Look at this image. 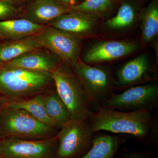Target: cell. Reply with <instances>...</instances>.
<instances>
[{
	"label": "cell",
	"instance_id": "4dcf8cb0",
	"mask_svg": "<svg viewBox=\"0 0 158 158\" xmlns=\"http://www.w3.org/2000/svg\"><path fill=\"white\" fill-rule=\"evenodd\" d=\"M0 158H2V157H1V156H0Z\"/></svg>",
	"mask_w": 158,
	"mask_h": 158
},
{
	"label": "cell",
	"instance_id": "ac0fdd59",
	"mask_svg": "<svg viewBox=\"0 0 158 158\" xmlns=\"http://www.w3.org/2000/svg\"><path fill=\"white\" fill-rule=\"evenodd\" d=\"M124 141L119 136L97 135L94 137L90 149L80 158H114Z\"/></svg>",
	"mask_w": 158,
	"mask_h": 158
},
{
	"label": "cell",
	"instance_id": "44dd1931",
	"mask_svg": "<svg viewBox=\"0 0 158 158\" xmlns=\"http://www.w3.org/2000/svg\"><path fill=\"white\" fill-rule=\"evenodd\" d=\"M7 105L25 110L43 123L57 128L46 112L43 101V93L23 100L10 102Z\"/></svg>",
	"mask_w": 158,
	"mask_h": 158
},
{
	"label": "cell",
	"instance_id": "cb8c5ba5",
	"mask_svg": "<svg viewBox=\"0 0 158 158\" xmlns=\"http://www.w3.org/2000/svg\"><path fill=\"white\" fill-rule=\"evenodd\" d=\"M126 158H153L146 154L138 152H131L129 154Z\"/></svg>",
	"mask_w": 158,
	"mask_h": 158
},
{
	"label": "cell",
	"instance_id": "52a82bcc",
	"mask_svg": "<svg viewBox=\"0 0 158 158\" xmlns=\"http://www.w3.org/2000/svg\"><path fill=\"white\" fill-rule=\"evenodd\" d=\"M58 136L41 140L5 138L0 140L2 158H54L59 146Z\"/></svg>",
	"mask_w": 158,
	"mask_h": 158
},
{
	"label": "cell",
	"instance_id": "8fae6325",
	"mask_svg": "<svg viewBox=\"0 0 158 158\" xmlns=\"http://www.w3.org/2000/svg\"><path fill=\"white\" fill-rule=\"evenodd\" d=\"M97 17L72 10L53 20L47 26L70 33L82 39L94 35L97 28Z\"/></svg>",
	"mask_w": 158,
	"mask_h": 158
},
{
	"label": "cell",
	"instance_id": "ffe728a7",
	"mask_svg": "<svg viewBox=\"0 0 158 158\" xmlns=\"http://www.w3.org/2000/svg\"><path fill=\"white\" fill-rule=\"evenodd\" d=\"M141 43L147 45L158 33V3L152 0L144 8L141 15Z\"/></svg>",
	"mask_w": 158,
	"mask_h": 158
},
{
	"label": "cell",
	"instance_id": "30bf717a",
	"mask_svg": "<svg viewBox=\"0 0 158 158\" xmlns=\"http://www.w3.org/2000/svg\"><path fill=\"white\" fill-rule=\"evenodd\" d=\"M138 44L132 41L107 40L94 44L84 54L81 61L87 64L114 61L133 53Z\"/></svg>",
	"mask_w": 158,
	"mask_h": 158
},
{
	"label": "cell",
	"instance_id": "f1b7e54d",
	"mask_svg": "<svg viewBox=\"0 0 158 158\" xmlns=\"http://www.w3.org/2000/svg\"><path fill=\"white\" fill-rule=\"evenodd\" d=\"M21 1H27V0H21Z\"/></svg>",
	"mask_w": 158,
	"mask_h": 158
},
{
	"label": "cell",
	"instance_id": "e0dca14e",
	"mask_svg": "<svg viewBox=\"0 0 158 158\" xmlns=\"http://www.w3.org/2000/svg\"><path fill=\"white\" fill-rule=\"evenodd\" d=\"M43 101L48 116L58 129L71 118L68 108L56 88L43 93Z\"/></svg>",
	"mask_w": 158,
	"mask_h": 158
},
{
	"label": "cell",
	"instance_id": "4fadbf2b",
	"mask_svg": "<svg viewBox=\"0 0 158 158\" xmlns=\"http://www.w3.org/2000/svg\"><path fill=\"white\" fill-rule=\"evenodd\" d=\"M150 63L146 55L130 60L119 69L116 74V85L121 88L142 83L149 78Z\"/></svg>",
	"mask_w": 158,
	"mask_h": 158
},
{
	"label": "cell",
	"instance_id": "83f0119b",
	"mask_svg": "<svg viewBox=\"0 0 158 158\" xmlns=\"http://www.w3.org/2000/svg\"><path fill=\"white\" fill-rule=\"evenodd\" d=\"M2 139V137H1V135H0V140H1V139Z\"/></svg>",
	"mask_w": 158,
	"mask_h": 158
},
{
	"label": "cell",
	"instance_id": "ba28073f",
	"mask_svg": "<svg viewBox=\"0 0 158 158\" xmlns=\"http://www.w3.org/2000/svg\"><path fill=\"white\" fill-rule=\"evenodd\" d=\"M36 36L43 47L56 55L63 63L69 65L80 60L81 38L49 26H46Z\"/></svg>",
	"mask_w": 158,
	"mask_h": 158
},
{
	"label": "cell",
	"instance_id": "d6986e66",
	"mask_svg": "<svg viewBox=\"0 0 158 158\" xmlns=\"http://www.w3.org/2000/svg\"><path fill=\"white\" fill-rule=\"evenodd\" d=\"M137 14L135 5L131 1H126L120 6L116 15L105 23V27L113 31L128 30L135 22Z\"/></svg>",
	"mask_w": 158,
	"mask_h": 158
},
{
	"label": "cell",
	"instance_id": "5b68a950",
	"mask_svg": "<svg viewBox=\"0 0 158 158\" xmlns=\"http://www.w3.org/2000/svg\"><path fill=\"white\" fill-rule=\"evenodd\" d=\"M94 133L88 121L72 119L58 133L59 146L54 158H80L91 147Z\"/></svg>",
	"mask_w": 158,
	"mask_h": 158
},
{
	"label": "cell",
	"instance_id": "3957f363",
	"mask_svg": "<svg viewBox=\"0 0 158 158\" xmlns=\"http://www.w3.org/2000/svg\"><path fill=\"white\" fill-rule=\"evenodd\" d=\"M59 130L43 123L22 109L6 105L0 110L2 138L41 140L53 138Z\"/></svg>",
	"mask_w": 158,
	"mask_h": 158
},
{
	"label": "cell",
	"instance_id": "9c48e42d",
	"mask_svg": "<svg viewBox=\"0 0 158 158\" xmlns=\"http://www.w3.org/2000/svg\"><path fill=\"white\" fill-rule=\"evenodd\" d=\"M158 99L157 84L135 86L118 94L111 95L105 102V107L122 110H149Z\"/></svg>",
	"mask_w": 158,
	"mask_h": 158
},
{
	"label": "cell",
	"instance_id": "6da1fadb",
	"mask_svg": "<svg viewBox=\"0 0 158 158\" xmlns=\"http://www.w3.org/2000/svg\"><path fill=\"white\" fill-rule=\"evenodd\" d=\"M55 88L52 73L0 66V95L9 102L29 98Z\"/></svg>",
	"mask_w": 158,
	"mask_h": 158
},
{
	"label": "cell",
	"instance_id": "484cf974",
	"mask_svg": "<svg viewBox=\"0 0 158 158\" xmlns=\"http://www.w3.org/2000/svg\"><path fill=\"white\" fill-rule=\"evenodd\" d=\"M9 103L8 101L0 95V110Z\"/></svg>",
	"mask_w": 158,
	"mask_h": 158
},
{
	"label": "cell",
	"instance_id": "8992f818",
	"mask_svg": "<svg viewBox=\"0 0 158 158\" xmlns=\"http://www.w3.org/2000/svg\"><path fill=\"white\" fill-rule=\"evenodd\" d=\"M68 65L78 78L92 105L105 102L111 96L113 82L107 69L90 66L80 59Z\"/></svg>",
	"mask_w": 158,
	"mask_h": 158
},
{
	"label": "cell",
	"instance_id": "603a6c76",
	"mask_svg": "<svg viewBox=\"0 0 158 158\" xmlns=\"http://www.w3.org/2000/svg\"><path fill=\"white\" fill-rule=\"evenodd\" d=\"M19 13V9L15 5L6 2H0V21L15 19Z\"/></svg>",
	"mask_w": 158,
	"mask_h": 158
},
{
	"label": "cell",
	"instance_id": "4316f807",
	"mask_svg": "<svg viewBox=\"0 0 158 158\" xmlns=\"http://www.w3.org/2000/svg\"><path fill=\"white\" fill-rule=\"evenodd\" d=\"M22 2H23V1L21 0H0V2H6L14 4V5L19 4Z\"/></svg>",
	"mask_w": 158,
	"mask_h": 158
},
{
	"label": "cell",
	"instance_id": "7a4b0ae2",
	"mask_svg": "<svg viewBox=\"0 0 158 158\" xmlns=\"http://www.w3.org/2000/svg\"><path fill=\"white\" fill-rule=\"evenodd\" d=\"M88 122L94 133L105 131L142 138L149 132L152 116L148 110L123 112L104 107L91 112Z\"/></svg>",
	"mask_w": 158,
	"mask_h": 158
},
{
	"label": "cell",
	"instance_id": "9a60e30c",
	"mask_svg": "<svg viewBox=\"0 0 158 158\" xmlns=\"http://www.w3.org/2000/svg\"><path fill=\"white\" fill-rule=\"evenodd\" d=\"M45 25L37 24L25 18L0 21V39L9 40L36 35Z\"/></svg>",
	"mask_w": 158,
	"mask_h": 158
},
{
	"label": "cell",
	"instance_id": "d4e9b609",
	"mask_svg": "<svg viewBox=\"0 0 158 158\" xmlns=\"http://www.w3.org/2000/svg\"><path fill=\"white\" fill-rule=\"evenodd\" d=\"M60 2L71 8L78 4V0H58Z\"/></svg>",
	"mask_w": 158,
	"mask_h": 158
},
{
	"label": "cell",
	"instance_id": "2e32d148",
	"mask_svg": "<svg viewBox=\"0 0 158 158\" xmlns=\"http://www.w3.org/2000/svg\"><path fill=\"white\" fill-rule=\"evenodd\" d=\"M42 48L36 35L0 43V66L26 53Z\"/></svg>",
	"mask_w": 158,
	"mask_h": 158
},
{
	"label": "cell",
	"instance_id": "f546056e",
	"mask_svg": "<svg viewBox=\"0 0 158 158\" xmlns=\"http://www.w3.org/2000/svg\"><path fill=\"white\" fill-rule=\"evenodd\" d=\"M113 1H117V0H113Z\"/></svg>",
	"mask_w": 158,
	"mask_h": 158
},
{
	"label": "cell",
	"instance_id": "7402d4cb",
	"mask_svg": "<svg viewBox=\"0 0 158 158\" xmlns=\"http://www.w3.org/2000/svg\"><path fill=\"white\" fill-rule=\"evenodd\" d=\"M113 0H85L72 7L74 11L95 16L104 14L112 7Z\"/></svg>",
	"mask_w": 158,
	"mask_h": 158
},
{
	"label": "cell",
	"instance_id": "7c38bea8",
	"mask_svg": "<svg viewBox=\"0 0 158 158\" xmlns=\"http://www.w3.org/2000/svg\"><path fill=\"white\" fill-rule=\"evenodd\" d=\"M72 10L58 0H33L27 7L23 18L37 24L47 26L53 20Z\"/></svg>",
	"mask_w": 158,
	"mask_h": 158
},
{
	"label": "cell",
	"instance_id": "277c9868",
	"mask_svg": "<svg viewBox=\"0 0 158 158\" xmlns=\"http://www.w3.org/2000/svg\"><path fill=\"white\" fill-rule=\"evenodd\" d=\"M64 64H60L52 73L55 88L68 108L72 119L88 121L92 103L78 77Z\"/></svg>",
	"mask_w": 158,
	"mask_h": 158
},
{
	"label": "cell",
	"instance_id": "5bb4252c",
	"mask_svg": "<svg viewBox=\"0 0 158 158\" xmlns=\"http://www.w3.org/2000/svg\"><path fill=\"white\" fill-rule=\"evenodd\" d=\"M41 49L26 53L1 66L15 67L52 73L60 64L48 53Z\"/></svg>",
	"mask_w": 158,
	"mask_h": 158
}]
</instances>
